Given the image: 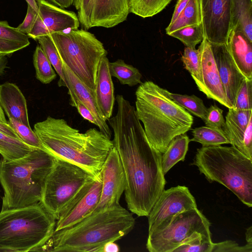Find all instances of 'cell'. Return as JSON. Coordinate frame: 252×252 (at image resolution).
Here are the masks:
<instances>
[{"label":"cell","mask_w":252,"mask_h":252,"mask_svg":"<svg viewBox=\"0 0 252 252\" xmlns=\"http://www.w3.org/2000/svg\"><path fill=\"white\" fill-rule=\"evenodd\" d=\"M0 131L10 136L20 139L14 130L8 123L0 122Z\"/></svg>","instance_id":"45"},{"label":"cell","mask_w":252,"mask_h":252,"mask_svg":"<svg viewBox=\"0 0 252 252\" xmlns=\"http://www.w3.org/2000/svg\"><path fill=\"white\" fill-rule=\"evenodd\" d=\"M134 225L132 214L119 204L93 212L70 227L54 231L43 251L103 252L105 244L121 239Z\"/></svg>","instance_id":"3"},{"label":"cell","mask_w":252,"mask_h":252,"mask_svg":"<svg viewBox=\"0 0 252 252\" xmlns=\"http://www.w3.org/2000/svg\"><path fill=\"white\" fill-rule=\"evenodd\" d=\"M33 131L44 149L55 158L75 164L98 175L110 151L112 140L91 128L82 133L63 119L48 116L34 125Z\"/></svg>","instance_id":"2"},{"label":"cell","mask_w":252,"mask_h":252,"mask_svg":"<svg viewBox=\"0 0 252 252\" xmlns=\"http://www.w3.org/2000/svg\"><path fill=\"white\" fill-rule=\"evenodd\" d=\"M243 154L252 159V117L246 129L243 142Z\"/></svg>","instance_id":"42"},{"label":"cell","mask_w":252,"mask_h":252,"mask_svg":"<svg viewBox=\"0 0 252 252\" xmlns=\"http://www.w3.org/2000/svg\"><path fill=\"white\" fill-rule=\"evenodd\" d=\"M0 122H3V123H7L8 122L6 120L5 115L4 113V111L2 110V108L1 107L0 105Z\"/></svg>","instance_id":"51"},{"label":"cell","mask_w":252,"mask_h":252,"mask_svg":"<svg viewBox=\"0 0 252 252\" xmlns=\"http://www.w3.org/2000/svg\"><path fill=\"white\" fill-rule=\"evenodd\" d=\"M7 63V56L0 54V77L4 73Z\"/></svg>","instance_id":"48"},{"label":"cell","mask_w":252,"mask_h":252,"mask_svg":"<svg viewBox=\"0 0 252 252\" xmlns=\"http://www.w3.org/2000/svg\"><path fill=\"white\" fill-rule=\"evenodd\" d=\"M33 64L35 77L42 83L49 84L56 78L57 74L39 45L36 47L33 53Z\"/></svg>","instance_id":"31"},{"label":"cell","mask_w":252,"mask_h":252,"mask_svg":"<svg viewBox=\"0 0 252 252\" xmlns=\"http://www.w3.org/2000/svg\"><path fill=\"white\" fill-rule=\"evenodd\" d=\"M34 149L20 139L0 131V154L4 159L12 160L21 158Z\"/></svg>","instance_id":"28"},{"label":"cell","mask_w":252,"mask_h":252,"mask_svg":"<svg viewBox=\"0 0 252 252\" xmlns=\"http://www.w3.org/2000/svg\"><path fill=\"white\" fill-rule=\"evenodd\" d=\"M210 225L197 208L182 212L163 228L148 233L146 248L150 252H173L194 232L211 237Z\"/></svg>","instance_id":"10"},{"label":"cell","mask_w":252,"mask_h":252,"mask_svg":"<svg viewBox=\"0 0 252 252\" xmlns=\"http://www.w3.org/2000/svg\"><path fill=\"white\" fill-rule=\"evenodd\" d=\"M184 66L190 74L196 86L201 82L199 50L186 47L181 57Z\"/></svg>","instance_id":"36"},{"label":"cell","mask_w":252,"mask_h":252,"mask_svg":"<svg viewBox=\"0 0 252 252\" xmlns=\"http://www.w3.org/2000/svg\"><path fill=\"white\" fill-rule=\"evenodd\" d=\"M169 92L151 81L141 83L135 92L137 117L149 142L161 154L193 123V117L170 98Z\"/></svg>","instance_id":"4"},{"label":"cell","mask_w":252,"mask_h":252,"mask_svg":"<svg viewBox=\"0 0 252 252\" xmlns=\"http://www.w3.org/2000/svg\"><path fill=\"white\" fill-rule=\"evenodd\" d=\"M28 5L31 6L33 9L38 13V7L37 0H25Z\"/></svg>","instance_id":"50"},{"label":"cell","mask_w":252,"mask_h":252,"mask_svg":"<svg viewBox=\"0 0 252 252\" xmlns=\"http://www.w3.org/2000/svg\"><path fill=\"white\" fill-rule=\"evenodd\" d=\"M168 35L181 41L186 47L195 48L205 37L202 23L181 28L170 33Z\"/></svg>","instance_id":"35"},{"label":"cell","mask_w":252,"mask_h":252,"mask_svg":"<svg viewBox=\"0 0 252 252\" xmlns=\"http://www.w3.org/2000/svg\"><path fill=\"white\" fill-rule=\"evenodd\" d=\"M36 40L59 77V87L67 88L63 71V63L51 38L49 35L43 36L38 37Z\"/></svg>","instance_id":"30"},{"label":"cell","mask_w":252,"mask_h":252,"mask_svg":"<svg viewBox=\"0 0 252 252\" xmlns=\"http://www.w3.org/2000/svg\"><path fill=\"white\" fill-rule=\"evenodd\" d=\"M28 35L6 21H0V54L9 56L30 44Z\"/></svg>","instance_id":"24"},{"label":"cell","mask_w":252,"mask_h":252,"mask_svg":"<svg viewBox=\"0 0 252 252\" xmlns=\"http://www.w3.org/2000/svg\"><path fill=\"white\" fill-rule=\"evenodd\" d=\"M252 79L245 78L240 87L234 108L239 110H252Z\"/></svg>","instance_id":"38"},{"label":"cell","mask_w":252,"mask_h":252,"mask_svg":"<svg viewBox=\"0 0 252 252\" xmlns=\"http://www.w3.org/2000/svg\"><path fill=\"white\" fill-rule=\"evenodd\" d=\"M195 208V199L187 187L164 189L147 216L148 233L165 227L176 215Z\"/></svg>","instance_id":"11"},{"label":"cell","mask_w":252,"mask_h":252,"mask_svg":"<svg viewBox=\"0 0 252 252\" xmlns=\"http://www.w3.org/2000/svg\"><path fill=\"white\" fill-rule=\"evenodd\" d=\"M206 39L226 44L230 30L231 0H198Z\"/></svg>","instance_id":"13"},{"label":"cell","mask_w":252,"mask_h":252,"mask_svg":"<svg viewBox=\"0 0 252 252\" xmlns=\"http://www.w3.org/2000/svg\"><path fill=\"white\" fill-rule=\"evenodd\" d=\"M56 219L40 202L0 212V252L43 251Z\"/></svg>","instance_id":"6"},{"label":"cell","mask_w":252,"mask_h":252,"mask_svg":"<svg viewBox=\"0 0 252 252\" xmlns=\"http://www.w3.org/2000/svg\"><path fill=\"white\" fill-rule=\"evenodd\" d=\"M75 107L79 114L85 120L97 126V123L90 111L75 97L73 105Z\"/></svg>","instance_id":"43"},{"label":"cell","mask_w":252,"mask_h":252,"mask_svg":"<svg viewBox=\"0 0 252 252\" xmlns=\"http://www.w3.org/2000/svg\"><path fill=\"white\" fill-rule=\"evenodd\" d=\"M223 110L216 105H211L208 108L205 120V126L223 129L225 120L222 114Z\"/></svg>","instance_id":"39"},{"label":"cell","mask_w":252,"mask_h":252,"mask_svg":"<svg viewBox=\"0 0 252 252\" xmlns=\"http://www.w3.org/2000/svg\"><path fill=\"white\" fill-rule=\"evenodd\" d=\"M49 36L63 63L94 91L99 63L108 54L103 43L84 29L56 32Z\"/></svg>","instance_id":"8"},{"label":"cell","mask_w":252,"mask_h":252,"mask_svg":"<svg viewBox=\"0 0 252 252\" xmlns=\"http://www.w3.org/2000/svg\"><path fill=\"white\" fill-rule=\"evenodd\" d=\"M37 16V12L28 5L26 17L23 22L17 27V29L27 35L32 29Z\"/></svg>","instance_id":"41"},{"label":"cell","mask_w":252,"mask_h":252,"mask_svg":"<svg viewBox=\"0 0 252 252\" xmlns=\"http://www.w3.org/2000/svg\"><path fill=\"white\" fill-rule=\"evenodd\" d=\"M109 63L107 56L101 59L98 67L94 91L97 107L106 121L112 117L115 100L114 84L109 71Z\"/></svg>","instance_id":"19"},{"label":"cell","mask_w":252,"mask_h":252,"mask_svg":"<svg viewBox=\"0 0 252 252\" xmlns=\"http://www.w3.org/2000/svg\"><path fill=\"white\" fill-rule=\"evenodd\" d=\"M251 117L252 110H242L235 108H229L225 117L223 130L232 146L242 154L244 136Z\"/></svg>","instance_id":"22"},{"label":"cell","mask_w":252,"mask_h":252,"mask_svg":"<svg viewBox=\"0 0 252 252\" xmlns=\"http://www.w3.org/2000/svg\"><path fill=\"white\" fill-rule=\"evenodd\" d=\"M191 132L193 137L189 139L190 141L198 142L203 147L230 144L225 133L221 128L202 126L194 128Z\"/></svg>","instance_id":"29"},{"label":"cell","mask_w":252,"mask_h":252,"mask_svg":"<svg viewBox=\"0 0 252 252\" xmlns=\"http://www.w3.org/2000/svg\"><path fill=\"white\" fill-rule=\"evenodd\" d=\"M246 240L247 243L252 244V226L247 229L246 232Z\"/></svg>","instance_id":"49"},{"label":"cell","mask_w":252,"mask_h":252,"mask_svg":"<svg viewBox=\"0 0 252 252\" xmlns=\"http://www.w3.org/2000/svg\"><path fill=\"white\" fill-rule=\"evenodd\" d=\"M46 1L61 8H67L73 3L74 0H45Z\"/></svg>","instance_id":"46"},{"label":"cell","mask_w":252,"mask_h":252,"mask_svg":"<svg viewBox=\"0 0 252 252\" xmlns=\"http://www.w3.org/2000/svg\"><path fill=\"white\" fill-rule=\"evenodd\" d=\"M56 158L35 148L24 157L0 160V183L3 188L1 211L33 205L41 201L45 180Z\"/></svg>","instance_id":"5"},{"label":"cell","mask_w":252,"mask_h":252,"mask_svg":"<svg viewBox=\"0 0 252 252\" xmlns=\"http://www.w3.org/2000/svg\"><path fill=\"white\" fill-rule=\"evenodd\" d=\"M189 139L186 133L173 138L161 155V166L165 175L176 163L184 161L188 150Z\"/></svg>","instance_id":"25"},{"label":"cell","mask_w":252,"mask_h":252,"mask_svg":"<svg viewBox=\"0 0 252 252\" xmlns=\"http://www.w3.org/2000/svg\"><path fill=\"white\" fill-rule=\"evenodd\" d=\"M0 105L8 118L31 127L27 100L16 84L6 82L0 85Z\"/></svg>","instance_id":"20"},{"label":"cell","mask_w":252,"mask_h":252,"mask_svg":"<svg viewBox=\"0 0 252 252\" xmlns=\"http://www.w3.org/2000/svg\"><path fill=\"white\" fill-rule=\"evenodd\" d=\"M94 176L80 167L55 159L45 180L40 202L56 219Z\"/></svg>","instance_id":"9"},{"label":"cell","mask_w":252,"mask_h":252,"mask_svg":"<svg viewBox=\"0 0 252 252\" xmlns=\"http://www.w3.org/2000/svg\"><path fill=\"white\" fill-rule=\"evenodd\" d=\"M119 251V247L115 242H108L103 247V252H118Z\"/></svg>","instance_id":"47"},{"label":"cell","mask_w":252,"mask_h":252,"mask_svg":"<svg viewBox=\"0 0 252 252\" xmlns=\"http://www.w3.org/2000/svg\"><path fill=\"white\" fill-rule=\"evenodd\" d=\"M201 23L198 0H189L187 6L175 20L165 29L167 34L181 28Z\"/></svg>","instance_id":"26"},{"label":"cell","mask_w":252,"mask_h":252,"mask_svg":"<svg viewBox=\"0 0 252 252\" xmlns=\"http://www.w3.org/2000/svg\"><path fill=\"white\" fill-rule=\"evenodd\" d=\"M226 46L236 66L249 79H252V42L235 29L230 30Z\"/></svg>","instance_id":"21"},{"label":"cell","mask_w":252,"mask_h":252,"mask_svg":"<svg viewBox=\"0 0 252 252\" xmlns=\"http://www.w3.org/2000/svg\"><path fill=\"white\" fill-rule=\"evenodd\" d=\"M63 71L67 84L68 93L70 96V104H74L75 97L91 112L97 123V127L109 138L111 139L112 131L106 121L101 116L97 107L94 91L83 83L74 73L63 63Z\"/></svg>","instance_id":"18"},{"label":"cell","mask_w":252,"mask_h":252,"mask_svg":"<svg viewBox=\"0 0 252 252\" xmlns=\"http://www.w3.org/2000/svg\"><path fill=\"white\" fill-rule=\"evenodd\" d=\"M189 0H177L171 21L169 24L172 23L179 14L184 9Z\"/></svg>","instance_id":"44"},{"label":"cell","mask_w":252,"mask_h":252,"mask_svg":"<svg viewBox=\"0 0 252 252\" xmlns=\"http://www.w3.org/2000/svg\"><path fill=\"white\" fill-rule=\"evenodd\" d=\"M170 98L190 114L205 120L208 108L203 100L195 95H189L169 92Z\"/></svg>","instance_id":"33"},{"label":"cell","mask_w":252,"mask_h":252,"mask_svg":"<svg viewBox=\"0 0 252 252\" xmlns=\"http://www.w3.org/2000/svg\"><path fill=\"white\" fill-rule=\"evenodd\" d=\"M109 68L111 76L117 78L122 85L133 87L142 83V74L139 70L122 59L109 62Z\"/></svg>","instance_id":"27"},{"label":"cell","mask_w":252,"mask_h":252,"mask_svg":"<svg viewBox=\"0 0 252 252\" xmlns=\"http://www.w3.org/2000/svg\"><path fill=\"white\" fill-rule=\"evenodd\" d=\"M198 49L200 55L201 82L197 86L208 98L218 101L220 104L232 108L228 102L214 58L211 43L205 37Z\"/></svg>","instance_id":"16"},{"label":"cell","mask_w":252,"mask_h":252,"mask_svg":"<svg viewBox=\"0 0 252 252\" xmlns=\"http://www.w3.org/2000/svg\"><path fill=\"white\" fill-rule=\"evenodd\" d=\"M102 189L100 200L92 212L119 204L126 187L125 171L116 149L113 147L108 155L102 169Z\"/></svg>","instance_id":"15"},{"label":"cell","mask_w":252,"mask_h":252,"mask_svg":"<svg viewBox=\"0 0 252 252\" xmlns=\"http://www.w3.org/2000/svg\"><path fill=\"white\" fill-rule=\"evenodd\" d=\"M213 245L211 237L194 232L186 239L173 252H212Z\"/></svg>","instance_id":"34"},{"label":"cell","mask_w":252,"mask_h":252,"mask_svg":"<svg viewBox=\"0 0 252 252\" xmlns=\"http://www.w3.org/2000/svg\"><path fill=\"white\" fill-rule=\"evenodd\" d=\"M7 122L14 130L19 139L24 143L32 147L46 151L35 133L31 127L13 118H8Z\"/></svg>","instance_id":"37"},{"label":"cell","mask_w":252,"mask_h":252,"mask_svg":"<svg viewBox=\"0 0 252 252\" xmlns=\"http://www.w3.org/2000/svg\"><path fill=\"white\" fill-rule=\"evenodd\" d=\"M192 164L209 182L223 185L252 207V159L233 146H202L197 149Z\"/></svg>","instance_id":"7"},{"label":"cell","mask_w":252,"mask_h":252,"mask_svg":"<svg viewBox=\"0 0 252 252\" xmlns=\"http://www.w3.org/2000/svg\"><path fill=\"white\" fill-rule=\"evenodd\" d=\"M211 45L227 100L233 108L238 91L246 77L235 63L226 44Z\"/></svg>","instance_id":"17"},{"label":"cell","mask_w":252,"mask_h":252,"mask_svg":"<svg viewBox=\"0 0 252 252\" xmlns=\"http://www.w3.org/2000/svg\"><path fill=\"white\" fill-rule=\"evenodd\" d=\"M102 189V173L87 182L65 208L56 220L55 231L78 222L94 211L99 203Z\"/></svg>","instance_id":"12"},{"label":"cell","mask_w":252,"mask_h":252,"mask_svg":"<svg viewBox=\"0 0 252 252\" xmlns=\"http://www.w3.org/2000/svg\"><path fill=\"white\" fill-rule=\"evenodd\" d=\"M37 16L32 29L27 34L29 37L36 40L39 37L79 28L80 24L74 12L64 9L45 0H37Z\"/></svg>","instance_id":"14"},{"label":"cell","mask_w":252,"mask_h":252,"mask_svg":"<svg viewBox=\"0 0 252 252\" xmlns=\"http://www.w3.org/2000/svg\"><path fill=\"white\" fill-rule=\"evenodd\" d=\"M116 100L117 113L107 121L126 177V201L131 213L147 217L166 184L162 154L149 142L135 107L122 95Z\"/></svg>","instance_id":"1"},{"label":"cell","mask_w":252,"mask_h":252,"mask_svg":"<svg viewBox=\"0 0 252 252\" xmlns=\"http://www.w3.org/2000/svg\"><path fill=\"white\" fill-rule=\"evenodd\" d=\"M232 29L241 31L252 42V0H231Z\"/></svg>","instance_id":"23"},{"label":"cell","mask_w":252,"mask_h":252,"mask_svg":"<svg viewBox=\"0 0 252 252\" xmlns=\"http://www.w3.org/2000/svg\"><path fill=\"white\" fill-rule=\"evenodd\" d=\"M172 0H129V12L142 18L152 17L163 10Z\"/></svg>","instance_id":"32"},{"label":"cell","mask_w":252,"mask_h":252,"mask_svg":"<svg viewBox=\"0 0 252 252\" xmlns=\"http://www.w3.org/2000/svg\"><path fill=\"white\" fill-rule=\"evenodd\" d=\"M212 252H252V244L247 243L241 246L232 240L213 243Z\"/></svg>","instance_id":"40"}]
</instances>
